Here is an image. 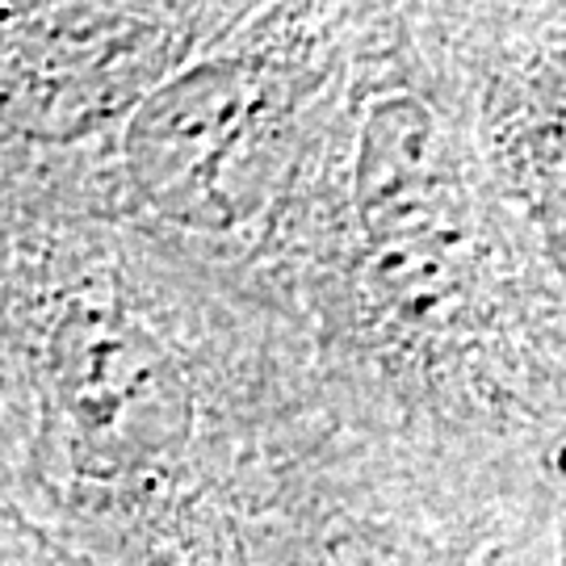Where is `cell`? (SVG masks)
Listing matches in <instances>:
<instances>
[{"mask_svg": "<svg viewBox=\"0 0 566 566\" xmlns=\"http://www.w3.org/2000/svg\"><path fill=\"white\" fill-rule=\"evenodd\" d=\"M248 4H4V151L60 156L109 139Z\"/></svg>", "mask_w": 566, "mask_h": 566, "instance_id": "obj_4", "label": "cell"}, {"mask_svg": "<svg viewBox=\"0 0 566 566\" xmlns=\"http://www.w3.org/2000/svg\"><path fill=\"white\" fill-rule=\"evenodd\" d=\"M240 256L303 340L332 441L424 486L566 507V290L495 181L437 4H357Z\"/></svg>", "mask_w": 566, "mask_h": 566, "instance_id": "obj_1", "label": "cell"}, {"mask_svg": "<svg viewBox=\"0 0 566 566\" xmlns=\"http://www.w3.org/2000/svg\"><path fill=\"white\" fill-rule=\"evenodd\" d=\"M558 566H566V516L563 525H558Z\"/></svg>", "mask_w": 566, "mask_h": 566, "instance_id": "obj_7", "label": "cell"}, {"mask_svg": "<svg viewBox=\"0 0 566 566\" xmlns=\"http://www.w3.org/2000/svg\"><path fill=\"white\" fill-rule=\"evenodd\" d=\"M357 4H248L109 139L25 156L4 185L240 252L290 185L353 46Z\"/></svg>", "mask_w": 566, "mask_h": 566, "instance_id": "obj_3", "label": "cell"}, {"mask_svg": "<svg viewBox=\"0 0 566 566\" xmlns=\"http://www.w3.org/2000/svg\"><path fill=\"white\" fill-rule=\"evenodd\" d=\"M327 441L240 252L4 189V516L93 566H285Z\"/></svg>", "mask_w": 566, "mask_h": 566, "instance_id": "obj_2", "label": "cell"}, {"mask_svg": "<svg viewBox=\"0 0 566 566\" xmlns=\"http://www.w3.org/2000/svg\"><path fill=\"white\" fill-rule=\"evenodd\" d=\"M563 516L449 495L327 453L285 566H558Z\"/></svg>", "mask_w": 566, "mask_h": 566, "instance_id": "obj_6", "label": "cell"}, {"mask_svg": "<svg viewBox=\"0 0 566 566\" xmlns=\"http://www.w3.org/2000/svg\"><path fill=\"white\" fill-rule=\"evenodd\" d=\"M486 160L566 290V4H437Z\"/></svg>", "mask_w": 566, "mask_h": 566, "instance_id": "obj_5", "label": "cell"}]
</instances>
